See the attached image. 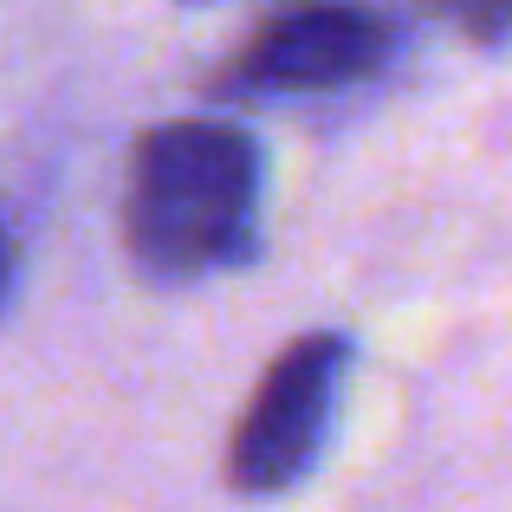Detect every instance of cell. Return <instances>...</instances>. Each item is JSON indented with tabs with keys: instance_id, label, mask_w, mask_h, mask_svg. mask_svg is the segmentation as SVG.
I'll list each match as a JSON object with an SVG mask.
<instances>
[{
	"instance_id": "cell-1",
	"label": "cell",
	"mask_w": 512,
	"mask_h": 512,
	"mask_svg": "<svg viewBox=\"0 0 512 512\" xmlns=\"http://www.w3.org/2000/svg\"><path fill=\"white\" fill-rule=\"evenodd\" d=\"M130 260L163 286L227 273L260 240V143L221 117H175L137 137L124 182Z\"/></svg>"
},
{
	"instance_id": "cell-2",
	"label": "cell",
	"mask_w": 512,
	"mask_h": 512,
	"mask_svg": "<svg viewBox=\"0 0 512 512\" xmlns=\"http://www.w3.org/2000/svg\"><path fill=\"white\" fill-rule=\"evenodd\" d=\"M350 370V338L344 331H305L273 357L260 376L253 402L240 409L234 441H227V487L273 500L292 493L318 467L338 422V389Z\"/></svg>"
},
{
	"instance_id": "cell-3",
	"label": "cell",
	"mask_w": 512,
	"mask_h": 512,
	"mask_svg": "<svg viewBox=\"0 0 512 512\" xmlns=\"http://www.w3.org/2000/svg\"><path fill=\"white\" fill-rule=\"evenodd\" d=\"M396 52V20L370 0H305L286 7L227 59L214 98H312L376 78Z\"/></svg>"
},
{
	"instance_id": "cell-4",
	"label": "cell",
	"mask_w": 512,
	"mask_h": 512,
	"mask_svg": "<svg viewBox=\"0 0 512 512\" xmlns=\"http://www.w3.org/2000/svg\"><path fill=\"white\" fill-rule=\"evenodd\" d=\"M428 13H441L448 26H461L474 46H500L512 33V0H422Z\"/></svg>"
},
{
	"instance_id": "cell-5",
	"label": "cell",
	"mask_w": 512,
	"mask_h": 512,
	"mask_svg": "<svg viewBox=\"0 0 512 512\" xmlns=\"http://www.w3.org/2000/svg\"><path fill=\"white\" fill-rule=\"evenodd\" d=\"M7 292H13V240L0 227V305H7Z\"/></svg>"
}]
</instances>
